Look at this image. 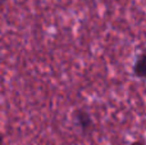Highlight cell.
I'll list each match as a JSON object with an SVG mask.
<instances>
[{
	"mask_svg": "<svg viewBox=\"0 0 146 145\" xmlns=\"http://www.w3.org/2000/svg\"><path fill=\"white\" fill-rule=\"evenodd\" d=\"M146 62H145V55L144 54H141L139 58V61L136 62V64H135V74H136L137 77H140V78H144L145 77V73H146V67H145Z\"/></svg>",
	"mask_w": 146,
	"mask_h": 145,
	"instance_id": "7a4b0ae2",
	"label": "cell"
},
{
	"mask_svg": "<svg viewBox=\"0 0 146 145\" xmlns=\"http://www.w3.org/2000/svg\"><path fill=\"white\" fill-rule=\"evenodd\" d=\"M131 145H144V144L140 143V141H136V143H133V144H131Z\"/></svg>",
	"mask_w": 146,
	"mask_h": 145,
	"instance_id": "3957f363",
	"label": "cell"
},
{
	"mask_svg": "<svg viewBox=\"0 0 146 145\" xmlns=\"http://www.w3.org/2000/svg\"><path fill=\"white\" fill-rule=\"evenodd\" d=\"M76 121H77V125L83 131H87L88 128L92 127V120H91L90 114L87 112H83V110L76 112Z\"/></svg>",
	"mask_w": 146,
	"mask_h": 145,
	"instance_id": "6da1fadb",
	"label": "cell"
},
{
	"mask_svg": "<svg viewBox=\"0 0 146 145\" xmlns=\"http://www.w3.org/2000/svg\"><path fill=\"white\" fill-rule=\"evenodd\" d=\"M0 1H4V0H0Z\"/></svg>",
	"mask_w": 146,
	"mask_h": 145,
	"instance_id": "5b68a950",
	"label": "cell"
},
{
	"mask_svg": "<svg viewBox=\"0 0 146 145\" xmlns=\"http://www.w3.org/2000/svg\"><path fill=\"white\" fill-rule=\"evenodd\" d=\"M3 144V136H1V134H0V145Z\"/></svg>",
	"mask_w": 146,
	"mask_h": 145,
	"instance_id": "277c9868",
	"label": "cell"
}]
</instances>
